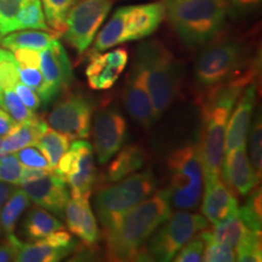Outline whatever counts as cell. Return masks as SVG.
<instances>
[{
    "label": "cell",
    "mask_w": 262,
    "mask_h": 262,
    "mask_svg": "<svg viewBox=\"0 0 262 262\" xmlns=\"http://www.w3.org/2000/svg\"><path fill=\"white\" fill-rule=\"evenodd\" d=\"M57 35L52 32L41 29H22L5 34L0 44L10 51L16 49H32L42 51L51 47L57 40Z\"/></svg>",
    "instance_id": "d4e9b609"
},
{
    "label": "cell",
    "mask_w": 262,
    "mask_h": 262,
    "mask_svg": "<svg viewBox=\"0 0 262 262\" xmlns=\"http://www.w3.org/2000/svg\"><path fill=\"white\" fill-rule=\"evenodd\" d=\"M127 123L116 108L101 110L95 114L93 124L94 149L98 163L107 164L122 148L126 139Z\"/></svg>",
    "instance_id": "30bf717a"
},
{
    "label": "cell",
    "mask_w": 262,
    "mask_h": 262,
    "mask_svg": "<svg viewBox=\"0 0 262 262\" xmlns=\"http://www.w3.org/2000/svg\"><path fill=\"white\" fill-rule=\"evenodd\" d=\"M15 155L17 157L18 162L22 164V166L34 169L52 170L47 157L42 155V152L37 146L25 147V148H21L17 152H15Z\"/></svg>",
    "instance_id": "f35d334b"
},
{
    "label": "cell",
    "mask_w": 262,
    "mask_h": 262,
    "mask_svg": "<svg viewBox=\"0 0 262 262\" xmlns=\"http://www.w3.org/2000/svg\"><path fill=\"white\" fill-rule=\"evenodd\" d=\"M45 19L50 31L61 37L64 32V19L68 10L77 0H40Z\"/></svg>",
    "instance_id": "4dcf8cb0"
},
{
    "label": "cell",
    "mask_w": 262,
    "mask_h": 262,
    "mask_svg": "<svg viewBox=\"0 0 262 262\" xmlns=\"http://www.w3.org/2000/svg\"><path fill=\"white\" fill-rule=\"evenodd\" d=\"M75 247H55L44 239H38L34 243H24L18 241L16 260L18 262H57L75 250Z\"/></svg>",
    "instance_id": "7402d4cb"
},
{
    "label": "cell",
    "mask_w": 262,
    "mask_h": 262,
    "mask_svg": "<svg viewBox=\"0 0 262 262\" xmlns=\"http://www.w3.org/2000/svg\"><path fill=\"white\" fill-rule=\"evenodd\" d=\"M0 41H2V34H0Z\"/></svg>",
    "instance_id": "f5cc1de1"
},
{
    "label": "cell",
    "mask_w": 262,
    "mask_h": 262,
    "mask_svg": "<svg viewBox=\"0 0 262 262\" xmlns=\"http://www.w3.org/2000/svg\"><path fill=\"white\" fill-rule=\"evenodd\" d=\"M165 19L191 50H201L226 31L227 0H162Z\"/></svg>",
    "instance_id": "3957f363"
},
{
    "label": "cell",
    "mask_w": 262,
    "mask_h": 262,
    "mask_svg": "<svg viewBox=\"0 0 262 262\" xmlns=\"http://www.w3.org/2000/svg\"><path fill=\"white\" fill-rule=\"evenodd\" d=\"M18 75L19 80L22 83L31 88L38 94L40 97L41 102L49 103L51 102L54 98L50 95L47 83H45L44 77H42L40 67H35V66H18Z\"/></svg>",
    "instance_id": "d590c367"
},
{
    "label": "cell",
    "mask_w": 262,
    "mask_h": 262,
    "mask_svg": "<svg viewBox=\"0 0 262 262\" xmlns=\"http://www.w3.org/2000/svg\"><path fill=\"white\" fill-rule=\"evenodd\" d=\"M262 0H227L228 17L233 21L245 19L260 10Z\"/></svg>",
    "instance_id": "ab89813d"
},
{
    "label": "cell",
    "mask_w": 262,
    "mask_h": 262,
    "mask_svg": "<svg viewBox=\"0 0 262 262\" xmlns=\"http://www.w3.org/2000/svg\"><path fill=\"white\" fill-rule=\"evenodd\" d=\"M257 98V84L248 85L241 94L231 112L226 126L225 153L231 152L242 146H247V136L251 124Z\"/></svg>",
    "instance_id": "8fae6325"
},
{
    "label": "cell",
    "mask_w": 262,
    "mask_h": 262,
    "mask_svg": "<svg viewBox=\"0 0 262 262\" xmlns=\"http://www.w3.org/2000/svg\"><path fill=\"white\" fill-rule=\"evenodd\" d=\"M31 199L22 188L15 189L0 210V229L6 235L14 233L16 222L26 209L29 206Z\"/></svg>",
    "instance_id": "f1b7e54d"
},
{
    "label": "cell",
    "mask_w": 262,
    "mask_h": 262,
    "mask_svg": "<svg viewBox=\"0 0 262 262\" xmlns=\"http://www.w3.org/2000/svg\"><path fill=\"white\" fill-rule=\"evenodd\" d=\"M208 226L204 215L182 210L171 212L147 241L145 260L172 261L180 249Z\"/></svg>",
    "instance_id": "52a82bcc"
},
{
    "label": "cell",
    "mask_w": 262,
    "mask_h": 262,
    "mask_svg": "<svg viewBox=\"0 0 262 262\" xmlns=\"http://www.w3.org/2000/svg\"><path fill=\"white\" fill-rule=\"evenodd\" d=\"M113 0H77L68 10L61 37L78 55H83L110 15Z\"/></svg>",
    "instance_id": "ba28073f"
},
{
    "label": "cell",
    "mask_w": 262,
    "mask_h": 262,
    "mask_svg": "<svg viewBox=\"0 0 262 262\" xmlns=\"http://www.w3.org/2000/svg\"><path fill=\"white\" fill-rule=\"evenodd\" d=\"M0 107L3 108V89H2V86H0Z\"/></svg>",
    "instance_id": "f907efd6"
},
{
    "label": "cell",
    "mask_w": 262,
    "mask_h": 262,
    "mask_svg": "<svg viewBox=\"0 0 262 262\" xmlns=\"http://www.w3.org/2000/svg\"><path fill=\"white\" fill-rule=\"evenodd\" d=\"M28 0H0V34L12 32L15 18Z\"/></svg>",
    "instance_id": "8d00e7d4"
},
{
    "label": "cell",
    "mask_w": 262,
    "mask_h": 262,
    "mask_svg": "<svg viewBox=\"0 0 262 262\" xmlns=\"http://www.w3.org/2000/svg\"><path fill=\"white\" fill-rule=\"evenodd\" d=\"M247 146H242L225 153L220 176L235 196L248 195L256 187L258 181L247 155Z\"/></svg>",
    "instance_id": "5bb4252c"
},
{
    "label": "cell",
    "mask_w": 262,
    "mask_h": 262,
    "mask_svg": "<svg viewBox=\"0 0 262 262\" xmlns=\"http://www.w3.org/2000/svg\"><path fill=\"white\" fill-rule=\"evenodd\" d=\"M34 146L41 150L42 155L47 157L52 170H55L61 157L70 148L71 140L60 131L48 126Z\"/></svg>",
    "instance_id": "83f0119b"
},
{
    "label": "cell",
    "mask_w": 262,
    "mask_h": 262,
    "mask_svg": "<svg viewBox=\"0 0 262 262\" xmlns=\"http://www.w3.org/2000/svg\"><path fill=\"white\" fill-rule=\"evenodd\" d=\"M47 127L48 124L42 119L35 123H16L8 135L2 139L0 152L4 156L17 152L25 147L34 146Z\"/></svg>",
    "instance_id": "603a6c76"
},
{
    "label": "cell",
    "mask_w": 262,
    "mask_h": 262,
    "mask_svg": "<svg viewBox=\"0 0 262 262\" xmlns=\"http://www.w3.org/2000/svg\"><path fill=\"white\" fill-rule=\"evenodd\" d=\"M15 189V185L0 181V210H2L3 205L5 204V202L8 201L9 196L12 194V192H14Z\"/></svg>",
    "instance_id": "681fc988"
},
{
    "label": "cell",
    "mask_w": 262,
    "mask_h": 262,
    "mask_svg": "<svg viewBox=\"0 0 262 262\" xmlns=\"http://www.w3.org/2000/svg\"><path fill=\"white\" fill-rule=\"evenodd\" d=\"M22 29H41L51 32L45 19L40 0H28L24 8L19 10L12 26V32Z\"/></svg>",
    "instance_id": "f546056e"
},
{
    "label": "cell",
    "mask_w": 262,
    "mask_h": 262,
    "mask_svg": "<svg viewBox=\"0 0 262 262\" xmlns=\"http://www.w3.org/2000/svg\"><path fill=\"white\" fill-rule=\"evenodd\" d=\"M19 239L14 233L6 235V241L0 244V262H10L16 260L17 253V243Z\"/></svg>",
    "instance_id": "bcb514c9"
},
{
    "label": "cell",
    "mask_w": 262,
    "mask_h": 262,
    "mask_svg": "<svg viewBox=\"0 0 262 262\" xmlns=\"http://www.w3.org/2000/svg\"><path fill=\"white\" fill-rule=\"evenodd\" d=\"M204 253V242L198 234L194 235L180 249L172 261L175 262H202Z\"/></svg>",
    "instance_id": "60d3db41"
},
{
    "label": "cell",
    "mask_w": 262,
    "mask_h": 262,
    "mask_svg": "<svg viewBox=\"0 0 262 262\" xmlns=\"http://www.w3.org/2000/svg\"><path fill=\"white\" fill-rule=\"evenodd\" d=\"M169 201L178 209L194 210L202 196L203 171L196 146L175 149L168 158Z\"/></svg>",
    "instance_id": "8992f818"
},
{
    "label": "cell",
    "mask_w": 262,
    "mask_h": 262,
    "mask_svg": "<svg viewBox=\"0 0 262 262\" xmlns=\"http://www.w3.org/2000/svg\"><path fill=\"white\" fill-rule=\"evenodd\" d=\"M249 157L258 181L262 176V123L261 113L255 114L253 125L249 127Z\"/></svg>",
    "instance_id": "e575fe53"
},
{
    "label": "cell",
    "mask_w": 262,
    "mask_h": 262,
    "mask_svg": "<svg viewBox=\"0 0 262 262\" xmlns=\"http://www.w3.org/2000/svg\"><path fill=\"white\" fill-rule=\"evenodd\" d=\"M0 147H2V136H0ZM2 152H0V157H2Z\"/></svg>",
    "instance_id": "816d5d0a"
},
{
    "label": "cell",
    "mask_w": 262,
    "mask_h": 262,
    "mask_svg": "<svg viewBox=\"0 0 262 262\" xmlns=\"http://www.w3.org/2000/svg\"><path fill=\"white\" fill-rule=\"evenodd\" d=\"M204 242V253L203 261L205 262H233L235 261L234 249L227 244L216 242L211 237L208 228L203 229L198 233Z\"/></svg>",
    "instance_id": "d6a6232c"
},
{
    "label": "cell",
    "mask_w": 262,
    "mask_h": 262,
    "mask_svg": "<svg viewBox=\"0 0 262 262\" xmlns=\"http://www.w3.org/2000/svg\"><path fill=\"white\" fill-rule=\"evenodd\" d=\"M54 171V170H45V169H34L24 166L21 172V179H19V186L25 185V183L35 181V180L42 178V176L48 175L49 172Z\"/></svg>",
    "instance_id": "7dc6e473"
},
{
    "label": "cell",
    "mask_w": 262,
    "mask_h": 262,
    "mask_svg": "<svg viewBox=\"0 0 262 262\" xmlns=\"http://www.w3.org/2000/svg\"><path fill=\"white\" fill-rule=\"evenodd\" d=\"M94 104L78 94L67 95L55 104L48 116L49 126L70 140L88 139L91 131Z\"/></svg>",
    "instance_id": "9c48e42d"
},
{
    "label": "cell",
    "mask_w": 262,
    "mask_h": 262,
    "mask_svg": "<svg viewBox=\"0 0 262 262\" xmlns=\"http://www.w3.org/2000/svg\"><path fill=\"white\" fill-rule=\"evenodd\" d=\"M0 232H2V229H0Z\"/></svg>",
    "instance_id": "11a10c76"
},
{
    "label": "cell",
    "mask_w": 262,
    "mask_h": 262,
    "mask_svg": "<svg viewBox=\"0 0 262 262\" xmlns=\"http://www.w3.org/2000/svg\"><path fill=\"white\" fill-rule=\"evenodd\" d=\"M171 214L166 189L143 199L103 233L110 261H145V245L153 232Z\"/></svg>",
    "instance_id": "6da1fadb"
},
{
    "label": "cell",
    "mask_w": 262,
    "mask_h": 262,
    "mask_svg": "<svg viewBox=\"0 0 262 262\" xmlns=\"http://www.w3.org/2000/svg\"><path fill=\"white\" fill-rule=\"evenodd\" d=\"M262 196L261 188L257 186L248 194V201L242 208H238L237 215L244 225L254 231L261 232L262 225Z\"/></svg>",
    "instance_id": "1f68e13d"
},
{
    "label": "cell",
    "mask_w": 262,
    "mask_h": 262,
    "mask_svg": "<svg viewBox=\"0 0 262 262\" xmlns=\"http://www.w3.org/2000/svg\"><path fill=\"white\" fill-rule=\"evenodd\" d=\"M18 66H35L40 64V51L32 49H16L12 51Z\"/></svg>",
    "instance_id": "f6af8a7d"
},
{
    "label": "cell",
    "mask_w": 262,
    "mask_h": 262,
    "mask_svg": "<svg viewBox=\"0 0 262 262\" xmlns=\"http://www.w3.org/2000/svg\"><path fill=\"white\" fill-rule=\"evenodd\" d=\"M71 146L77 150L78 164L74 172L66 178L64 181L70 185L71 194L73 198L91 195L94 183L96 182L93 146L88 141H85V139L74 140Z\"/></svg>",
    "instance_id": "d6986e66"
},
{
    "label": "cell",
    "mask_w": 262,
    "mask_h": 262,
    "mask_svg": "<svg viewBox=\"0 0 262 262\" xmlns=\"http://www.w3.org/2000/svg\"><path fill=\"white\" fill-rule=\"evenodd\" d=\"M126 11L127 6L118 8L110 21L103 26L102 29L95 37L94 51L103 52L117 45L127 42L126 31Z\"/></svg>",
    "instance_id": "cb8c5ba5"
},
{
    "label": "cell",
    "mask_w": 262,
    "mask_h": 262,
    "mask_svg": "<svg viewBox=\"0 0 262 262\" xmlns=\"http://www.w3.org/2000/svg\"><path fill=\"white\" fill-rule=\"evenodd\" d=\"M86 77L89 86L94 90H107L112 88L122 72L111 67L104 62L101 52L91 51L89 64L86 67Z\"/></svg>",
    "instance_id": "4316f807"
},
{
    "label": "cell",
    "mask_w": 262,
    "mask_h": 262,
    "mask_svg": "<svg viewBox=\"0 0 262 262\" xmlns=\"http://www.w3.org/2000/svg\"><path fill=\"white\" fill-rule=\"evenodd\" d=\"M102 57L108 66L123 72L127 62H129V52L125 48H118L113 49L112 51L106 52V54H102Z\"/></svg>",
    "instance_id": "ee69618b"
},
{
    "label": "cell",
    "mask_w": 262,
    "mask_h": 262,
    "mask_svg": "<svg viewBox=\"0 0 262 262\" xmlns=\"http://www.w3.org/2000/svg\"><path fill=\"white\" fill-rule=\"evenodd\" d=\"M113 2H118V0H113Z\"/></svg>",
    "instance_id": "db71d44e"
},
{
    "label": "cell",
    "mask_w": 262,
    "mask_h": 262,
    "mask_svg": "<svg viewBox=\"0 0 262 262\" xmlns=\"http://www.w3.org/2000/svg\"><path fill=\"white\" fill-rule=\"evenodd\" d=\"M64 226L58 219L41 206H33L24 222V233L31 241L45 238L52 232L63 229Z\"/></svg>",
    "instance_id": "484cf974"
},
{
    "label": "cell",
    "mask_w": 262,
    "mask_h": 262,
    "mask_svg": "<svg viewBox=\"0 0 262 262\" xmlns=\"http://www.w3.org/2000/svg\"><path fill=\"white\" fill-rule=\"evenodd\" d=\"M235 261L239 262H260L262 260L261 241L250 242L234 249Z\"/></svg>",
    "instance_id": "b9f144b4"
},
{
    "label": "cell",
    "mask_w": 262,
    "mask_h": 262,
    "mask_svg": "<svg viewBox=\"0 0 262 262\" xmlns=\"http://www.w3.org/2000/svg\"><path fill=\"white\" fill-rule=\"evenodd\" d=\"M3 108L17 123H35L40 120L35 112L25 106L14 89L3 90Z\"/></svg>",
    "instance_id": "836d02e7"
},
{
    "label": "cell",
    "mask_w": 262,
    "mask_h": 262,
    "mask_svg": "<svg viewBox=\"0 0 262 262\" xmlns=\"http://www.w3.org/2000/svg\"><path fill=\"white\" fill-rule=\"evenodd\" d=\"M39 67L52 98L61 91L70 90L73 83V68L58 39L51 47L40 51Z\"/></svg>",
    "instance_id": "7c38bea8"
},
{
    "label": "cell",
    "mask_w": 262,
    "mask_h": 262,
    "mask_svg": "<svg viewBox=\"0 0 262 262\" xmlns=\"http://www.w3.org/2000/svg\"><path fill=\"white\" fill-rule=\"evenodd\" d=\"M124 104L135 123L149 129L157 122L152 101L147 91L142 72L134 63L126 77L123 95Z\"/></svg>",
    "instance_id": "4fadbf2b"
},
{
    "label": "cell",
    "mask_w": 262,
    "mask_h": 262,
    "mask_svg": "<svg viewBox=\"0 0 262 262\" xmlns=\"http://www.w3.org/2000/svg\"><path fill=\"white\" fill-rule=\"evenodd\" d=\"M22 168L24 166L18 162L17 157L14 153L2 156L0 157V181L19 186Z\"/></svg>",
    "instance_id": "74e56055"
},
{
    "label": "cell",
    "mask_w": 262,
    "mask_h": 262,
    "mask_svg": "<svg viewBox=\"0 0 262 262\" xmlns=\"http://www.w3.org/2000/svg\"><path fill=\"white\" fill-rule=\"evenodd\" d=\"M32 202L54 212L58 216L63 215L64 206L70 199V191L67 183L55 171L21 186Z\"/></svg>",
    "instance_id": "9a60e30c"
},
{
    "label": "cell",
    "mask_w": 262,
    "mask_h": 262,
    "mask_svg": "<svg viewBox=\"0 0 262 262\" xmlns=\"http://www.w3.org/2000/svg\"><path fill=\"white\" fill-rule=\"evenodd\" d=\"M204 196L202 203V212L211 224L225 221L226 219L237 215L238 198L222 181L221 176L204 180Z\"/></svg>",
    "instance_id": "e0dca14e"
},
{
    "label": "cell",
    "mask_w": 262,
    "mask_h": 262,
    "mask_svg": "<svg viewBox=\"0 0 262 262\" xmlns=\"http://www.w3.org/2000/svg\"><path fill=\"white\" fill-rule=\"evenodd\" d=\"M201 50L193 70L196 94L233 80L261 62L260 50L253 54L250 39L226 33Z\"/></svg>",
    "instance_id": "7a4b0ae2"
},
{
    "label": "cell",
    "mask_w": 262,
    "mask_h": 262,
    "mask_svg": "<svg viewBox=\"0 0 262 262\" xmlns=\"http://www.w3.org/2000/svg\"><path fill=\"white\" fill-rule=\"evenodd\" d=\"M67 227L81 241L85 248L93 249L101 238L97 221L91 211L90 195L68 199L64 206Z\"/></svg>",
    "instance_id": "2e32d148"
},
{
    "label": "cell",
    "mask_w": 262,
    "mask_h": 262,
    "mask_svg": "<svg viewBox=\"0 0 262 262\" xmlns=\"http://www.w3.org/2000/svg\"><path fill=\"white\" fill-rule=\"evenodd\" d=\"M148 158L146 150L139 145H129L118 150L116 158L110 164L103 176V182L113 183L133 175L145 165Z\"/></svg>",
    "instance_id": "ffe728a7"
},
{
    "label": "cell",
    "mask_w": 262,
    "mask_h": 262,
    "mask_svg": "<svg viewBox=\"0 0 262 262\" xmlns=\"http://www.w3.org/2000/svg\"><path fill=\"white\" fill-rule=\"evenodd\" d=\"M209 232L216 242L227 244L233 249L250 242L261 241V232L247 227L238 215L214 224V227Z\"/></svg>",
    "instance_id": "44dd1931"
},
{
    "label": "cell",
    "mask_w": 262,
    "mask_h": 262,
    "mask_svg": "<svg viewBox=\"0 0 262 262\" xmlns=\"http://www.w3.org/2000/svg\"><path fill=\"white\" fill-rule=\"evenodd\" d=\"M15 119L6 112L4 108L0 107V136H5L10 133V130L15 126Z\"/></svg>",
    "instance_id": "c3c4849f"
},
{
    "label": "cell",
    "mask_w": 262,
    "mask_h": 262,
    "mask_svg": "<svg viewBox=\"0 0 262 262\" xmlns=\"http://www.w3.org/2000/svg\"><path fill=\"white\" fill-rule=\"evenodd\" d=\"M134 63L142 72L158 120L181 93L183 66L169 48L157 39L141 42Z\"/></svg>",
    "instance_id": "277c9868"
},
{
    "label": "cell",
    "mask_w": 262,
    "mask_h": 262,
    "mask_svg": "<svg viewBox=\"0 0 262 262\" xmlns=\"http://www.w3.org/2000/svg\"><path fill=\"white\" fill-rule=\"evenodd\" d=\"M165 19L163 2L127 6L126 31L127 40L135 41L152 35Z\"/></svg>",
    "instance_id": "ac0fdd59"
},
{
    "label": "cell",
    "mask_w": 262,
    "mask_h": 262,
    "mask_svg": "<svg viewBox=\"0 0 262 262\" xmlns=\"http://www.w3.org/2000/svg\"><path fill=\"white\" fill-rule=\"evenodd\" d=\"M157 188V178L152 169L110 183L98 188L95 196V210L102 226V234L110 231L124 214L136 206Z\"/></svg>",
    "instance_id": "5b68a950"
},
{
    "label": "cell",
    "mask_w": 262,
    "mask_h": 262,
    "mask_svg": "<svg viewBox=\"0 0 262 262\" xmlns=\"http://www.w3.org/2000/svg\"><path fill=\"white\" fill-rule=\"evenodd\" d=\"M15 93L17 94V96L19 97V100L25 103L26 107H28L29 110L35 112L41 104V100L40 97L38 96V94L35 93L34 90H32L31 88H28L27 85L22 83L21 80H18L17 83L15 84L14 86Z\"/></svg>",
    "instance_id": "7bdbcfd3"
}]
</instances>
